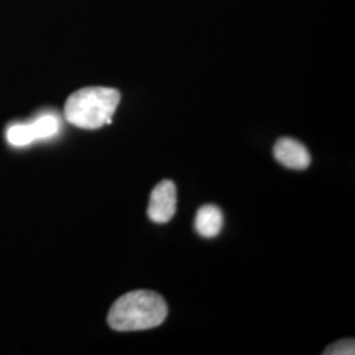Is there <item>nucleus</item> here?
<instances>
[{"label": "nucleus", "mask_w": 355, "mask_h": 355, "mask_svg": "<svg viewBox=\"0 0 355 355\" xmlns=\"http://www.w3.org/2000/svg\"><path fill=\"white\" fill-rule=\"evenodd\" d=\"M32 130L35 133V139H49L58 133L60 130V120L57 116L54 114H44L41 117H38L37 120H35L32 124Z\"/></svg>", "instance_id": "nucleus-6"}, {"label": "nucleus", "mask_w": 355, "mask_h": 355, "mask_svg": "<svg viewBox=\"0 0 355 355\" xmlns=\"http://www.w3.org/2000/svg\"><path fill=\"white\" fill-rule=\"evenodd\" d=\"M167 316L164 297L153 291L128 292L110 309L108 324L117 331H136L159 327Z\"/></svg>", "instance_id": "nucleus-1"}, {"label": "nucleus", "mask_w": 355, "mask_h": 355, "mask_svg": "<svg viewBox=\"0 0 355 355\" xmlns=\"http://www.w3.org/2000/svg\"><path fill=\"white\" fill-rule=\"evenodd\" d=\"M121 95L111 87H85L69 96L64 119L80 129H99L112 124V116Z\"/></svg>", "instance_id": "nucleus-2"}, {"label": "nucleus", "mask_w": 355, "mask_h": 355, "mask_svg": "<svg viewBox=\"0 0 355 355\" xmlns=\"http://www.w3.org/2000/svg\"><path fill=\"white\" fill-rule=\"evenodd\" d=\"M224 224L223 212L218 207L214 204L203 205L195 217V229L196 232L205 239L216 237Z\"/></svg>", "instance_id": "nucleus-5"}, {"label": "nucleus", "mask_w": 355, "mask_h": 355, "mask_svg": "<svg viewBox=\"0 0 355 355\" xmlns=\"http://www.w3.org/2000/svg\"><path fill=\"white\" fill-rule=\"evenodd\" d=\"M177 211V187L173 180L159 182L150 195L148 217L157 224L168 223Z\"/></svg>", "instance_id": "nucleus-3"}, {"label": "nucleus", "mask_w": 355, "mask_h": 355, "mask_svg": "<svg viewBox=\"0 0 355 355\" xmlns=\"http://www.w3.org/2000/svg\"><path fill=\"white\" fill-rule=\"evenodd\" d=\"M275 159L288 168L305 170L311 165V155L308 149L299 141L283 137L274 145Z\"/></svg>", "instance_id": "nucleus-4"}, {"label": "nucleus", "mask_w": 355, "mask_h": 355, "mask_svg": "<svg viewBox=\"0 0 355 355\" xmlns=\"http://www.w3.org/2000/svg\"><path fill=\"white\" fill-rule=\"evenodd\" d=\"M7 140L13 146H26L36 141V139L31 124H19L8 129Z\"/></svg>", "instance_id": "nucleus-7"}, {"label": "nucleus", "mask_w": 355, "mask_h": 355, "mask_svg": "<svg viewBox=\"0 0 355 355\" xmlns=\"http://www.w3.org/2000/svg\"><path fill=\"white\" fill-rule=\"evenodd\" d=\"M322 354L329 355H354L355 343L353 338H346L333 343L327 347Z\"/></svg>", "instance_id": "nucleus-8"}]
</instances>
